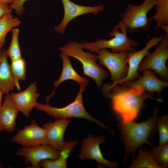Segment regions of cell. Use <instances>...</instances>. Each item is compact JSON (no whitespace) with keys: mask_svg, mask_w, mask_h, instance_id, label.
<instances>
[{"mask_svg":"<svg viewBox=\"0 0 168 168\" xmlns=\"http://www.w3.org/2000/svg\"><path fill=\"white\" fill-rule=\"evenodd\" d=\"M105 142L103 136L94 137L93 135L88 134V137L82 142L81 152L79 155V159L82 160L92 159L109 168H116L119 165L118 163L108 161L102 155L99 146Z\"/></svg>","mask_w":168,"mask_h":168,"instance_id":"7c38bea8","label":"cell"},{"mask_svg":"<svg viewBox=\"0 0 168 168\" xmlns=\"http://www.w3.org/2000/svg\"><path fill=\"white\" fill-rule=\"evenodd\" d=\"M36 82L31 83L24 91L19 93L12 92L10 94L18 110L27 118L34 107L37 105V98L41 94L37 92Z\"/></svg>","mask_w":168,"mask_h":168,"instance_id":"5bb4252c","label":"cell"},{"mask_svg":"<svg viewBox=\"0 0 168 168\" xmlns=\"http://www.w3.org/2000/svg\"><path fill=\"white\" fill-rule=\"evenodd\" d=\"M2 53L1 49V50H0V63L2 62Z\"/></svg>","mask_w":168,"mask_h":168,"instance_id":"d6a6232c","label":"cell"},{"mask_svg":"<svg viewBox=\"0 0 168 168\" xmlns=\"http://www.w3.org/2000/svg\"><path fill=\"white\" fill-rule=\"evenodd\" d=\"M29 0H15L14 2L9 5L10 8L15 10L18 16H20L23 13L25 10L24 7V3Z\"/></svg>","mask_w":168,"mask_h":168,"instance_id":"83f0119b","label":"cell"},{"mask_svg":"<svg viewBox=\"0 0 168 168\" xmlns=\"http://www.w3.org/2000/svg\"><path fill=\"white\" fill-rule=\"evenodd\" d=\"M15 0H0V2H6L10 4L12 3Z\"/></svg>","mask_w":168,"mask_h":168,"instance_id":"f546056e","label":"cell"},{"mask_svg":"<svg viewBox=\"0 0 168 168\" xmlns=\"http://www.w3.org/2000/svg\"><path fill=\"white\" fill-rule=\"evenodd\" d=\"M162 36L163 34H162L159 37L156 35L152 38H149L145 47L140 50L134 52H128L126 60L128 65L127 75L124 79L118 82L117 84L133 82L141 76L138 74V72L141 61L150 53L149 51L151 48L159 44Z\"/></svg>","mask_w":168,"mask_h":168,"instance_id":"8fae6325","label":"cell"},{"mask_svg":"<svg viewBox=\"0 0 168 168\" xmlns=\"http://www.w3.org/2000/svg\"><path fill=\"white\" fill-rule=\"evenodd\" d=\"M87 85L85 84L79 85V91L75 99L65 107L58 108L53 107L48 103L43 104L38 102L35 107L37 110L54 117L55 120L70 119L72 117L82 118L95 123L103 128H108L113 133L114 132L110 129L107 126L91 116L86 110L83 104L82 94Z\"/></svg>","mask_w":168,"mask_h":168,"instance_id":"5b68a950","label":"cell"},{"mask_svg":"<svg viewBox=\"0 0 168 168\" xmlns=\"http://www.w3.org/2000/svg\"><path fill=\"white\" fill-rule=\"evenodd\" d=\"M168 58V34H163L162 39L155 50L150 52L142 60L138 72H142L147 69L155 72L162 80L168 82V69L166 62Z\"/></svg>","mask_w":168,"mask_h":168,"instance_id":"52a82bcc","label":"cell"},{"mask_svg":"<svg viewBox=\"0 0 168 168\" xmlns=\"http://www.w3.org/2000/svg\"><path fill=\"white\" fill-rule=\"evenodd\" d=\"M156 162L161 168L168 166V144L164 146L154 147L149 152Z\"/></svg>","mask_w":168,"mask_h":168,"instance_id":"d4e9b609","label":"cell"},{"mask_svg":"<svg viewBox=\"0 0 168 168\" xmlns=\"http://www.w3.org/2000/svg\"><path fill=\"white\" fill-rule=\"evenodd\" d=\"M12 38L10 45L8 48L5 50L7 57L11 60H16L22 57L20 48L18 36L19 30L17 28H13L12 30Z\"/></svg>","mask_w":168,"mask_h":168,"instance_id":"484cf974","label":"cell"},{"mask_svg":"<svg viewBox=\"0 0 168 168\" xmlns=\"http://www.w3.org/2000/svg\"><path fill=\"white\" fill-rule=\"evenodd\" d=\"M18 112L10 94L6 95L0 109V132L15 130Z\"/></svg>","mask_w":168,"mask_h":168,"instance_id":"e0dca14e","label":"cell"},{"mask_svg":"<svg viewBox=\"0 0 168 168\" xmlns=\"http://www.w3.org/2000/svg\"><path fill=\"white\" fill-rule=\"evenodd\" d=\"M160 27L165 31L166 33L168 34V26H162Z\"/></svg>","mask_w":168,"mask_h":168,"instance_id":"4dcf8cb0","label":"cell"},{"mask_svg":"<svg viewBox=\"0 0 168 168\" xmlns=\"http://www.w3.org/2000/svg\"><path fill=\"white\" fill-rule=\"evenodd\" d=\"M82 43L75 41L69 42L58 49L61 53L73 57L80 61L82 65L83 75L93 79L98 89L103 84V81L106 79L108 73L97 63L96 55L90 52L83 50Z\"/></svg>","mask_w":168,"mask_h":168,"instance_id":"3957f363","label":"cell"},{"mask_svg":"<svg viewBox=\"0 0 168 168\" xmlns=\"http://www.w3.org/2000/svg\"><path fill=\"white\" fill-rule=\"evenodd\" d=\"M121 85L109 87L106 83L103 84L101 90L105 97L111 100L113 110L119 115V119L123 123L133 121L137 117L146 99L162 101L161 99L153 98L152 94L140 87H128Z\"/></svg>","mask_w":168,"mask_h":168,"instance_id":"6da1fadb","label":"cell"},{"mask_svg":"<svg viewBox=\"0 0 168 168\" xmlns=\"http://www.w3.org/2000/svg\"><path fill=\"white\" fill-rule=\"evenodd\" d=\"M142 76L133 82L123 83L120 85L128 87L139 86L152 95L155 92L159 96L162 94V89L168 86V82L158 78L152 70L147 69L142 71Z\"/></svg>","mask_w":168,"mask_h":168,"instance_id":"9a60e30c","label":"cell"},{"mask_svg":"<svg viewBox=\"0 0 168 168\" xmlns=\"http://www.w3.org/2000/svg\"><path fill=\"white\" fill-rule=\"evenodd\" d=\"M70 121L69 119H57L42 125L46 132L48 145L58 150L62 149L66 143L63 139L65 131Z\"/></svg>","mask_w":168,"mask_h":168,"instance_id":"2e32d148","label":"cell"},{"mask_svg":"<svg viewBox=\"0 0 168 168\" xmlns=\"http://www.w3.org/2000/svg\"><path fill=\"white\" fill-rule=\"evenodd\" d=\"M12 10L9 7V4L6 2L0 3V18L4 15L11 13Z\"/></svg>","mask_w":168,"mask_h":168,"instance_id":"f1b7e54d","label":"cell"},{"mask_svg":"<svg viewBox=\"0 0 168 168\" xmlns=\"http://www.w3.org/2000/svg\"><path fill=\"white\" fill-rule=\"evenodd\" d=\"M6 49H1L2 58L0 63V89L6 95L16 87V83L11 73L10 65L8 63Z\"/></svg>","mask_w":168,"mask_h":168,"instance_id":"d6986e66","label":"cell"},{"mask_svg":"<svg viewBox=\"0 0 168 168\" xmlns=\"http://www.w3.org/2000/svg\"><path fill=\"white\" fill-rule=\"evenodd\" d=\"M4 94V92L0 89V109L2 106V100L3 95Z\"/></svg>","mask_w":168,"mask_h":168,"instance_id":"1f68e13d","label":"cell"},{"mask_svg":"<svg viewBox=\"0 0 168 168\" xmlns=\"http://www.w3.org/2000/svg\"><path fill=\"white\" fill-rule=\"evenodd\" d=\"M63 5L64 14L61 22L54 28L57 32L62 34L64 33L70 21L76 17L88 13L97 15L104 9L103 5L93 6H86L77 4L70 0H61Z\"/></svg>","mask_w":168,"mask_h":168,"instance_id":"4fadbf2b","label":"cell"},{"mask_svg":"<svg viewBox=\"0 0 168 168\" xmlns=\"http://www.w3.org/2000/svg\"><path fill=\"white\" fill-rule=\"evenodd\" d=\"M21 23L19 19L14 18L11 13H7L0 18V50L5 44L8 33Z\"/></svg>","mask_w":168,"mask_h":168,"instance_id":"44dd1931","label":"cell"},{"mask_svg":"<svg viewBox=\"0 0 168 168\" xmlns=\"http://www.w3.org/2000/svg\"><path fill=\"white\" fill-rule=\"evenodd\" d=\"M3 165L0 164V168H3Z\"/></svg>","mask_w":168,"mask_h":168,"instance_id":"836d02e7","label":"cell"},{"mask_svg":"<svg viewBox=\"0 0 168 168\" xmlns=\"http://www.w3.org/2000/svg\"><path fill=\"white\" fill-rule=\"evenodd\" d=\"M129 168H161L154 160L147 149L140 148L136 159L128 167Z\"/></svg>","mask_w":168,"mask_h":168,"instance_id":"7402d4cb","label":"cell"},{"mask_svg":"<svg viewBox=\"0 0 168 168\" xmlns=\"http://www.w3.org/2000/svg\"><path fill=\"white\" fill-rule=\"evenodd\" d=\"M61 151L56 149L48 144H42L28 147H21L18 149L16 154L22 156L24 163L31 164L28 168H40L39 162L45 159L55 160L60 156Z\"/></svg>","mask_w":168,"mask_h":168,"instance_id":"9c48e42d","label":"cell"},{"mask_svg":"<svg viewBox=\"0 0 168 168\" xmlns=\"http://www.w3.org/2000/svg\"><path fill=\"white\" fill-rule=\"evenodd\" d=\"M155 7V14L150 18L156 23L155 29L162 26H168V0H158Z\"/></svg>","mask_w":168,"mask_h":168,"instance_id":"cb8c5ba5","label":"cell"},{"mask_svg":"<svg viewBox=\"0 0 168 168\" xmlns=\"http://www.w3.org/2000/svg\"><path fill=\"white\" fill-rule=\"evenodd\" d=\"M118 29H112L109 35L111 37L110 40L98 38L95 41L88 42L83 41L82 43V47L90 52H94L97 54L99 50L103 48H109L111 52L114 53L124 51L134 52L136 51L134 47H138L139 43L136 40L128 37L127 29L124 26Z\"/></svg>","mask_w":168,"mask_h":168,"instance_id":"8992f818","label":"cell"},{"mask_svg":"<svg viewBox=\"0 0 168 168\" xmlns=\"http://www.w3.org/2000/svg\"><path fill=\"white\" fill-rule=\"evenodd\" d=\"M26 61L22 57L12 60L10 65L11 71L16 83V88L19 91L21 90L19 81L26 80Z\"/></svg>","mask_w":168,"mask_h":168,"instance_id":"603a6c76","label":"cell"},{"mask_svg":"<svg viewBox=\"0 0 168 168\" xmlns=\"http://www.w3.org/2000/svg\"><path fill=\"white\" fill-rule=\"evenodd\" d=\"M128 52L124 51L114 53L103 48L96 55L99 64L106 68L110 72L111 80L113 82L106 83L109 86L117 84L126 76L128 66L126 60Z\"/></svg>","mask_w":168,"mask_h":168,"instance_id":"ba28073f","label":"cell"},{"mask_svg":"<svg viewBox=\"0 0 168 168\" xmlns=\"http://www.w3.org/2000/svg\"><path fill=\"white\" fill-rule=\"evenodd\" d=\"M11 140L23 147L47 144L45 129L38 125L34 119L29 125L18 130Z\"/></svg>","mask_w":168,"mask_h":168,"instance_id":"30bf717a","label":"cell"},{"mask_svg":"<svg viewBox=\"0 0 168 168\" xmlns=\"http://www.w3.org/2000/svg\"><path fill=\"white\" fill-rule=\"evenodd\" d=\"M156 130L159 135V146L168 144V116L163 115L157 117L156 121Z\"/></svg>","mask_w":168,"mask_h":168,"instance_id":"4316f807","label":"cell"},{"mask_svg":"<svg viewBox=\"0 0 168 168\" xmlns=\"http://www.w3.org/2000/svg\"><path fill=\"white\" fill-rule=\"evenodd\" d=\"M159 110V108L155 106L153 116L139 123L133 121L124 123L118 119L121 136L124 146L126 159L131 155L135 157L136 149L144 143L153 146L148 139L156 130V121Z\"/></svg>","mask_w":168,"mask_h":168,"instance_id":"7a4b0ae2","label":"cell"},{"mask_svg":"<svg viewBox=\"0 0 168 168\" xmlns=\"http://www.w3.org/2000/svg\"><path fill=\"white\" fill-rule=\"evenodd\" d=\"M63 62V69L62 73L59 78L54 83V88L51 93L46 97V103H48L49 99L54 95L55 90L60 85L63 81L71 80L77 82L79 85L83 84H87L89 81L85 77L80 76L73 68L70 61L69 56L63 53L60 54Z\"/></svg>","mask_w":168,"mask_h":168,"instance_id":"ac0fdd59","label":"cell"},{"mask_svg":"<svg viewBox=\"0 0 168 168\" xmlns=\"http://www.w3.org/2000/svg\"><path fill=\"white\" fill-rule=\"evenodd\" d=\"M158 0H144L139 5L129 4L120 16L121 20L113 29H119L124 26L130 33H133L139 30L148 31L152 24L147 17L148 13L152 9Z\"/></svg>","mask_w":168,"mask_h":168,"instance_id":"277c9868","label":"cell"},{"mask_svg":"<svg viewBox=\"0 0 168 168\" xmlns=\"http://www.w3.org/2000/svg\"><path fill=\"white\" fill-rule=\"evenodd\" d=\"M77 140H74L66 142L61 151L60 156L55 160L45 159L41 161L39 163L40 168H67V159L73 147L78 143Z\"/></svg>","mask_w":168,"mask_h":168,"instance_id":"ffe728a7","label":"cell"}]
</instances>
